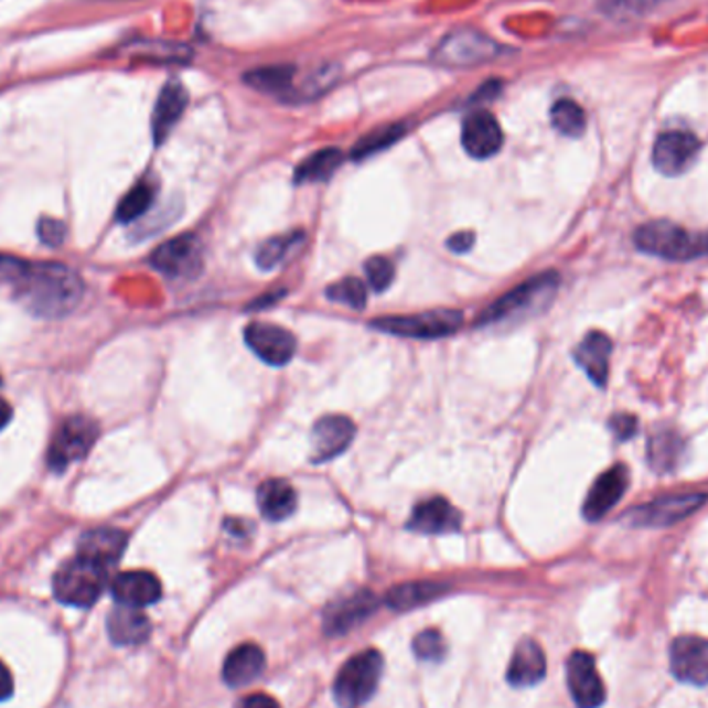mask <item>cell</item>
I'll return each mask as SVG.
<instances>
[{"label": "cell", "mask_w": 708, "mask_h": 708, "mask_svg": "<svg viewBox=\"0 0 708 708\" xmlns=\"http://www.w3.org/2000/svg\"><path fill=\"white\" fill-rule=\"evenodd\" d=\"M15 297L34 315L63 318L84 294V282L73 270L58 264H28L18 259L9 280Z\"/></svg>", "instance_id": "6da1fadb"}, {"label": "cell", "mask_w": 708, "mask_h": 708, "mask_svg": "<svg viewBox=\"0 0 708 708\" xmlns=\"http://www.w3.org/2000/svg\"><path fill=\"white\" fill-rule=\"evenodd\" d=\"M557 288L559 276L556 271H543L539 276H533L523 285L512 288L504 297H500L490 309H485L479 318V325L512 323L533 318L554 301Z\"/></svg>", "instance_id": "7a4b0ae2"}, {"label": "cell", "mask_w": 708, "mask_h": 708, "mask_svg": "<svg viewBox=\"0 0 708 708\" xmlns=\"http://www.w3.org/2000/svg\"><path fill=\"white\" fill-rule=\"evenodd\" d=\"M634 243L644 254L674 261H688L708 255V230L690 233L669 219L642 224L634 235Z\"/></svg>", "instance_id": "3957f363"}, {"label": "cell", "mask_w": 708, "mask_h": 708, "mask_svg": "<svg viewBox=\"0 0 708 708\" xmlns=\"http://www.w3.org/2000/svg\"><path fill=\"white\" fill-rule=\"evenodd\" d=\"M108 570L77 554L54 573V597L71 608H92L108 584Z\"/></svg>", "instance_id": "277c9868"}, {"label": "cell", "mask_w": 708, "mask_h": 708, "mask_svg": "<svg viewBox=\"0 0 708 708\" xmlns=\"http://www.w3.org/2000/svg\"><path fill=\"white\" fill-rule=\"evenodd\" d=\"M384 675V657L379 651H363L348 658L334 679L337 707L358 708L369 702Z\"/></svg>", "instance_id": "5b68a950"}, {"label": "cell", "mask_w": 708, "mask_h": 708, "mask_svg": "<svg viewBox=\"0 0 708 708\" xmlns=\"http://www.w3.org/2000/svg\"><path fill=\"white\" fill-rule=\"evenodd\" d=\"M462 313L454 309L425 311L415 315H389L373 321L375 330L388 332L394 336L412 337V340H438L452 336L462 328Z\"/></svg>", "instance_id": "8992f818"}, {"label": "cell", "mask_w": 708, "mask_h": 708, "mask_svg": "<svg viewBox=\"0 0 708 708\" xmlns=\"http://www.w3.org/2000/svg\"><path fill=\"white\" fill-rule=\"evenodd\" d=\"M98 439V425L87 417H68L61 422L49 448L51 471L63 472L73 462L82 460Z\"/></svg>", "instance_id": "52a82bcc"}, {"label": "cell", "mask_w": 708, "mask_h": 708, "mask_svg": "<svg viewBox=\"0 0 708 708\" xmlns=\"http://www.w3.org/2000/svg\"><path fill=\"white\" fill-rule=\"evenodd\" d=\"M502 54V46L474 30L452 32L441 40L436 61L446 67H474Z\"/></svg>", "instance_id": "ba28073f"}, {"label": "cell", "mask_w": 708, "mask_h": 708, "mask_svg": "<svg viewBox=\"0 0 708 708\" xmlns=\"http://www.w3.org/2000/svg\"><path fill=\"white\" fill-rule=\"evenodd\" d=\"M700 139L686 129L663 131L653 148V164L665 176H679L691 169L700 153Z\"/></svg>", "instance_id": "9c48e42d"}, {"label": "cell", "mask_w": 708, "mask_h": 708, "mask_svg": "<svg viewBox=\"0 0 708 708\" xmlns=\"http://www.w3.org/2000/svg\"><path fill=\"white\" fill-rule=\"evenodd\" d=\"M152 266L169 278H193L203 268V247L193 235L176 236L152 254Z\"/></svg>", "instance_id": "30bf717a"}, {"label": "cell", "mask_w": 708, "mask_h": 708, "mask_svg": "<svg viewBox=\"0 0 708 708\" xmlns=\"http://www.w3.org/2000/svg\"><path fill=\"white\" fill-rule=\"evenodd\" d=\"M707 493H679L665 495L651 504L634 507L627 514V521L634 526H669L698 512L707 504Z\"/></svg>", "instance_id": "8fae6325"}, {"label": "cell", "mask_w": 708, "mask_h": 708, "mask_svg": "<svg viewBox=\"0 0 708 708\" xmlns=\"http://www.w3.org/2000/svg\"><path fill=\"white\" fill-rule=\"evenodd\" d=\"M245 342L264 363L273 367L287 365L297 353V337L287 328L266 321L249 323L245 328Z\"/></svg>", "instance_id": "7c38bea8"}, {"label": "cell", "mask_w": 708, "mask_h": 708, "mask_svg": "<svg viewBox=\"0 0 708 708\" xmlns=\"http://www.w3.org/2000/svg\"><path fill=\"white\" fill-rule=\"evenodd\" d=\"M568 688L573 702L580 708H599L605 702V686L594 658L584 651H576L566 665Z\"/></svg>", "instance_id": "4fadbf2b"}, {"label": "cell", "mask_w": 708, "mask_h": 708, "mask_svg": "<svg viewBox=\"0 0 708 708\" xmlns=\"http://www.w3.org/2000/svg\"><path fill=\"white\" fill-rule=\"evenodd\" d=\"M356 427L344 415H328L313 425L311 431V460L330 462L348 450L353 443Z\"/></svg>", "instance_id": "5bb4252c"}, {"label": "cell", "mask_w": 708, "mask_h": 708, "mask_svg": "<svg viewBox=\"0 0 708 708\" xmlns=\"http://www.w3.org/2000/svg\"><path fill=\"white\" fill-rule=\"evenodd\" d=\"M504 131L487 110H476L462 122V148L471 158L487 160L502 150Z\"/></svg>", "instance_id": "9a60e30c"}, {"label": "cell", "mask_w": 708, "mask_h": 708, "mask_svg": "<svg viewBox=\"0 0 708 708\" xmlns=\"http://www.w3.org/2000/svg\"><path fill=\"white\" fill-rule=\"evenodd\" d=\"M672 674L686 684H708V641L700 636H682L672 644Z\"/></svg>", "instance_id": "2e32d148"}, {"label": "cell", "mask_w": 708, "mask_h": 708, "mask_svg": "<svg viewBox=\"0 0 708 708\" xmlns=\"http://www.w3.org/2000/svg\"><path fill=\"white\" fill-rule=\"evenodd\" d=\"M630 483V472L624 464H615L603 472L590 487L589 495L584 500L582 514L584 518L594 523L601 521L611 507L615 506L622 497Z\"/></svg>", "instance_id": "e0dca14e"}, {"label": "cell", "mask_w": 708, "mask_h": 708, "mask_svg": "<svg viewBox=\"0 0 708 708\" xmlns=\"http://www.w3.org/2000/svg\"><path fill=\"white\" fill-rule=\"evenodd\" d=\"M460 524V512L446 497H431L412 509L408 528L421 535H450Z\"/></svg>", "instance_id": "ac0fdd59"}, {"label": "cell", "mask_w": 708, "mask_h": 708, "mask_svg": "<svg viewBox=\"0 0 708 708\" xmlns=\"http://www.w3.org/2000/svg\"><path fill=\"white\" fill-rule=\"evenodd\" d=\"M110 589L118 605H127V608H148L158 603L162 597L160 580L152 572H143V570L118 573Z\"/></svg>", "instance_id": "d6986e66"}, {"label": "cell", "mask_w": 708, "mask_h": 708, "mask_svg": "<svg viewBox=\"0 0 708 708\" xmlns=\"http://www.w3.org/2000/svg\"><path fill=\"white\" fill-rule=\"evenodd\" d=\"M611 337L603 332H589L573 351V361L589 375L590 382L599 388H605L609 379V361H611Z\"/></svg>", "instance_id": "ffe728a7"}, {"label": "cell", "mask_w": 708, "mask_h": 708, "mask_svg": "<svg viewBox=\"0 0 708 708\" xmlns=\"http://www.w3.org/2000/svg\"><path fill=\"white\" fill-rule=\"evenodd\" d=\"M186 104H189V94L185 87L179 82H170L162 87L155 108H153L152 133L155 146H162L169 139L172 129L183 117Z\"/></svg>", "instance_id": "44dd1931"}, {"label": "cell", "mask_w": 708, "mask_h": 708, "mask_svg": "<svg viewBox=\"0 0 708 708\" xmlns=\"http://www.w3.org/2000/svg\"><path fill=\"white\" fill-rule=\"evenodd\" d=\"M545 674H547V658L539 642L530 639L518 642L507 667V682L514 688H530V686H537Z\"/></svg>", "instance_id": "7402d4cb"}, {"label": "cell", "mask_w": 708, "mask_h": 708, "mask_svg": "<svg viewBox=\"0 0 708 708\" xmlns=\"http://www.w3.org/2000/svg\"><path fill=\"white\" fill-rule=\"evenodd\" d=\"M106 627H108L110 641L118 646L143 644L152 634V624L148 615L141 613V609L127 608V605H118L110 611Z\"/></svg>", "instance_id": "603a6c76"}, {"label": "cell", "mask_w": 708, "mask_h": 708, "mask_svg": "<svg viewBox=\"0 0 708 708\" xmlns=\"http://www.w3.org/2000/svg\"><path fill=\"white\" fill-rule=\"evenodd\" d=\"M266 669V655L257 644H240L224 661L222 677L230 688H243L255 682Z\"/></svg>", "instance_id": "cb8c5ba5"}, {"label": "cell", "mask_w": 708, "mask_h": 708, "mask_svg": "<svg viewBox=\"0 0 708 708\" xmlns=\"http://www.w3.org/2000/svg\"><path fill=\"white\" fill-rule=\"evenodd\" d=\"M375 597L373 592H356L351 594L342 601H337L336 605L328 609L325 613V632L330 634H344L348 630H353L354 625L365 622L373 611H375Z\"/></svg>", "instance_id": "d4e9b609"}, {"label": "cell", "mask_w": 708, "mask_h": 708, "mask_svg": "<svg viewBox=\"0 0 708 708\" xmlns=\"http://www.w3.org/2000/svg\"><path fill=\"white\" fill-rule=\"evenodd\" d=\"M127 547V535L117 528H96L79 540V556L87 557L104 568H112Z\"/></svg>", "instance_id": "484cf974"}, {"label": "cell", "mask_w": 708, "mask_h": 708, "mask_svg": "<svg viewBox=\"0 0 708 708\" xmlns=\"http://www.w3.org/2000/svg\"><path fill=\"white\" fill-rule=\"evenodd\" d=\"M257 502L264 518H268L271 523H282L294 514L299 497L294 487L287 481L270 479L257 491Z\"/></svg>", "instance_id": "4316f807"}, {"label": "cell", "mask_w": 708, "mask_h": 708, "mask_svg": "<svg viewBox=\"0 0 708 708\" xmlns=\"http://www.w3.org/2000/svg\"><path fill=\"white\" fill-rule=\"evenodd\" d=\"M686 454V443L674 429H658L648 441V462L657 472H672Z\"/></svg>", "instance_id": "83f0119b"}, {"label": "cell", "mask_w": 708, "mask_h": 708, "mask_svg": "<svg viewBox=\"0 0 708 708\" xmlns=\"http://www.w3.org/2000/svg\"><path fill=\"white\" fill-rule=\"evenodd\" d=\"M294 67L288 65H271V67L255 68L245 75V84L251 85L257 92L288 98L294 85Z\"/></svg>", "instance_id": "f1b7e54d"}, {"label": "cell", "mask_w": 708, "mask_h": 708, "mask_svg": "<svg viewBox=\"0 0 708 708\" xmlns=\"http://www.w3.org/2000/svg\"><path fill=\"white\" fill-rule=\"evenodd\" d=\"M342 164V152L337 148H323L320 152L311 153L294 170V183H323L332 179V174Z\"/></svg>", "instance_id": "f546056e"}, {"label": "cell", "mask_w": 708, "mask_h": 708, "mask_svg": "<svg viewBox=\"0 0 708 708\" xmlns=\"http://www.w3.org/2000/svg\"><path fill=\"white\" fill-rule=\"evenodd\" d=\"M443 587L438 582H408L389 590L386 603L396 611H410V609L425 605L433 599L441 597Z\"/></svg>", "instance_id": "4dcf8cb0"}, {"label": "cell", "mask_w": 708, "mask_h": 708, "mask_svg": "<svg viewBox=\"0 0 708 708\" xmlns=\"http://www.w3.org/2000/svg\"><path fill=\"white\" fill-rule=\"evenodd\" d=\"M153 200H155V185H153L152 181L150 179L139 181L118 205V222L129 224V222H136L137 218H141L152 207Z\"/></svg>", "instance_id": "1f68e13d"}, {"label": "cell", "mask_w": 708, "mask_h": 708, "mask_svg": "<svg viewBox=\"0 0 708 708\" xmlns=\"http://www.w3.org/2000/svg\"><path fill=\"white\" fill-rule=\"evenodd\" d=\"M551 125L561 136L580 137L587 129V115L576 101L561 98L551 108Z\"/></svg>", "instance_id": "d6a6232c"}, {"label": "cell", "mask_w": 708, "mask_h": 708, "mask_svg": "<svg viewBox=\"0 0 708 708\" xmlns=\"http://www.w3.org/2000/svg\"><path fill=\"white\" fill-rule=\"evenodd\" d=\"M405 125H388L382 129H375L369 136L363 137L353 148L354 160H365L375 153L384 152L389 146H394L400 137L405 136Z\"/></svg>", "instance_id": "836d02e7"}, {"label": "cell", "mask_w": 708, "mask_h": 708, "mask_svg": "<svg viewBox=\"0 0 708 708\" xmlns=\"http://www.w3.org/2000/svg\"><path fill=\"white\" fill-rule=\"evenodd\" d=\"M301 238H303L301 233L268 238V240L257 249V255H255L257 266H259L261 270H273L276 266H280V264L285 261V257H287L288 251L292 249V245H297Z\"/></svg>", "instance_id": "e575fe53"}, {"label": "cell", "mask_w": 708, "mask_h": 708, "mask_svg": "<svg viewBox=\"0 0 708 708\" xmlns=\"http://www.w3.org/2000/svg\"><path fill=\"white\" fill-rule=\"evenodd\" d=\"M328 299L337 304H344L348 309L361 311L367 303V288L358 278H342L325 290Z\"/></svg>", "instance_id": "d590c367"}, {"label": "cell", "mask_w": 708, "mask_h": 708, "mask_svg": "<svg viewBox=\"0 0 708 708\" xmlns=\"http://www.w3.org/2000/svg\"><path fill=\"white\" fill-rule=\"evenodd\" d=\"M412 651H415L417 658H421L425 663H439L446 657L448 646L438 630H425L415 636Z\"/></svg>", "instance_id": "8d00e7d4"}, {"label": "cell", "mask_w": 708, "mask_h": 708, "mask_svg": "<svg viewBox=\"0 0 708 708\" xmlns=\"http://www.w3.org/2000/svg\"><path fill=\"white\" fill-rule=\"evenodd\" d=\"M365 276H367V282L369 287L375 290V292H384L391 287L394 282V276H396V270H394V264L389 261L388 257H372L365 261Z\"/></svg>", "instance_id": "74e56055"}, {"label": "cell", "mask_w": 708, "mask_h": 708, "mask_svg": "<svg viewBox=\"0 0 708 708\" xmlns=\"http://www.w3.org/2000/svg\"><path fill=\"white\" fill-rule=\"evenodd\" d=\"M37 235L42 238L44 245L49 247H58L65 243L67 236V226L61 219L42 218L37 224Z\"/></svg>", "instance_id": "f35d334b"}, {"label": "cell", "mask_w": 708, "mask_h": 708, "mask_svg": "<svg viewBox=\"0 0 708 708\" xmlns=\"http://www.w3.org/2000/svg\"><path fill=\"white\" fill-rule=\"evenodd\" d=\"M609 429L613 431V436L620 439V441H627V439L636 436V431H639V419H636L634 415L620 412V415H613V417L609 419Z\"/></svg>", "instance_id": "ab89813d"}, {"label": "cell", "mask_w": 708, "mask_h": 708, "mask_svg": "<svg viewBox=\"0 0 708 708\" xmlns=\"http://www.w3.org/2000/svg\"><path fill=\"white\" fill-rule=\"evenodd\" d=\"M472 245H474V235L469 233V230H466V233H455V235L450 236V240H448L450 251H454V254L458 255L469 254Z\"/></svg>", "instance_id": "60d3db41"}, {"label": "cell", "mask_w": 708, "mask_h": 708, "mask_svg": "<svg viewBox=\"0 0 708 708\" xmlns=\"http://www.w3.org/2000/svg\"><path fill=\"white\" fill-rule=\"evenodd\" d=\"M13 688H15V684H13V675H11L9 667H7L4 663H0V702L11 698Z\"/></svg>", "instance_id": "b9f144b4"}, {"label": "cell", "mask_w": 708, "mask_h": 708, "mask_svg": "<svg viewBox=\"0 0 708 708\" xmlns=\"http://www.w3.org/2000/svg\"><path fill=\"white\" fill-rule=\"evenodd\" d=\"M240 708H282L268 694H254L243 700Z\"/></svg>", "instance_id": "7bdbcfd3"}, {"label": "cell", "mask_w": 708, "mask_h": 708, "mask_svg": "<svg viewBox=\"0 0 708 708\" xmlns=\"http://www.w3.org/2000/svg\"><path fill=\"white\" fill-rule=\"evenodd\" d=\"M249 524L245 523V521H236V518H230L228 523H226V530H230L235 537H245L247 533H249Z\"/></svg>", "instance_id": "ee69618b"}, {"label": "cell", "mask_w": 708, "mask_h": 708, "mask_svg": "<svg viewBox=\"0 0 708 708\" xmlns=\"http://www.w3.org/2000/svg\"><path fill=\"white\" fill-rule=\"evenodd\" d=\"M11 417H13L11 406L7 405V400H0V429H4L9 425Z\"/></svg>", "instance_id": "f6af8a7d"}, {"label": "cell", "mask_w": 708, "mask_h": 708, "mask_svg": "<svg viewBox=\"0 0 708 708\" xmlns=\"http://www.w3.org/2000/svg\"><path fill=\"white\" fill-rule=\"evenodd\" d=\"M0 382H2V379H0Z\"/></svg>", "instance_id": "bcb514c9"}]
</instances>
